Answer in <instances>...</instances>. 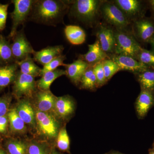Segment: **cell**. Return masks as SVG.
I'll return each mask as SVG.
<instances>
[{
    "mask_svg": "<svg viewBox=\"0 0 154 154\" xmlns=\"http://www.w3.org/2000/svg\"><path fill=\"white\" fill-rule=\"evenodd\" d=\"M69 5V1L34 0L28 20L42 25L56 26L63 22Z\"/></svg>",
    "mask_w": 154,
    "mask_h": 154,
    "instance_id": "cell-1",
    "label": "cell"
},
{
    "mask_svg": "<svg viewBox=\"0 0 154 154\" xmlns=\"http://www.w3.org/2000/svg\"><path fill=\"white\" fill-rule=\"evenodd\" d=\"M103 1L75 0L70 1V15L89 27L96 26L101 17L100 8Z\"/></svg>",
    "mask_w": 154,
    "mask_h": 154,
    "instance_id": "cell-2",
    "label": "cell"
},
{
    "mask_svg": "<svg viewBox=\"0 0 154 154\" xmlns=\"http://www.w3.org/2000/svg\"><path fill=\"white\" fill-rule=\"evenodd\" d=\"M101 17L113 28L130 30L132 22L125 15L113 1H103L100 8Z\"/></svg>",
    "mask_w": 154,
    "mask_h": 154,
    "instance_id": "cell-3",
    "label": "cell"
},
{
    "mask_svg": "<svg viewBox=\"0 0 154 154\" xmlns=\"http://www.w3.org/2000/svg\"><path fill=\"white\" fill-rule=\"evenodd\" d=\"M113 29L116 39L115 54L128 56L136 59L142 47L135 38L131 31Z\"/></svg>",
    "mask_w": 154,
    "mask_h": 154,
    "instance_id": "cell-4",
    "label": "cell"
},
{
    "mask_svg": "<svg viewBox=\"0 0 154 154\" xmlns=\"http://www.w3.org/2000/svg\"><path fill=\"white\" fill-rule=\"evenodd\" d=\"M34 0H14V9L11 14L13 25L10 36L14 37L19 25H23L29 19Z\"/></svg>",
    "mask_w": 154,
    "mask_h": 154,
    "instance_id": "cell-5",
    "label": "cell"
},
{
    "mask_svg": "<svg viewBox=\"0 0 154 154\" xmlns=\"http://www.w3.org/2000/svg\"><path fill=\"white\" fill-rule=\"evenodd\" d=\"M95 33L103 51L109 57L115 54L116 39L113 28L99 23L95 26Z\"/></svg>",
    "mask_w": 154,
    "mask_h": 154,
    "instance_id": "cell-6",
    "label": "cell"
},
{
    "mask_svg": "<svg viewBox=\"0 0 154 154\" xmlns=\"http://www.w3.org/2000/svg\"><path fill=\"white\" fill-rule=\"evenodd\" d=\"M131 32L138 42L148 43L154 35V19L144 17L131 25Z\"/></svg>",
    "mask_w": 154,
    "mask_h": 154,
    "instance_id": "cell-7",
    "label": "cell"
},
{
    "mask_svg": "<svg viewBox=\"0 0 154 154\" xmlns=\"http://www.w3.org/2000/svg\"><path fill=\"white\" fill-rule=\"evenodd\" d=\"M14 38L13 44L11 45V49L16 62L21 61L35 53L23 30L17 32Z\"/></svg>",
    "mask_w": 154,
    "mask_h": 154,
    "instance_id": "cell-8",
    "label": "cell"
},
{
    "mask_svg": "<svg viewBox=\"0 0 154 154\" xmlns=\"http://www.w3.org/2000/svg\"><path fill=\"white\" fill-rule=\"evenodd\" d=\"M125 15L132 22L145 17L146 7L139 0H114L113 1Z\"/></svg>",
    "mask_w": 154,
    "mask_h": 154,
    "instance_id": "cell-9",
    "label": "cell"
},
{
    "mask_svg": "<svg viewBox=\"0 0 154 154\" xmlns=\"http://www.w3.org/2000/svg\"><path fill=\"white\" fill-rule=\"evenodd\" d=\"M34 77L18 72L14 81V93L17 97H31L36 91V86Z\"/></svg>",
    "mask_w": 154,
    "mask_h": 154,
    "instance_id": "cell-10",
    "label": "cell"
},
{
    "mask_svg": "<svg viewBox=\"0 0 154 154\" xmlns=\"http://www.w3.org/2000/svg\"><path fill=\"white\" fill-rule=\"evenodd\" d=\"M36 122L42 133L49 138L56 137L58 134L59 125L53 116L49 113L36 110Z\"/></svg>",
    "mask_w": 154,
    "mask_h": 154,
    "instance_id": "cell-11",
    "label": "cell"
},
{
    "mask_svg": "<svg viewBox=\"0 0 154 154\" xmlns=\"http://www.w3.org/2000/svg\"><path fill=\"white\" fill-rule=\"evenodd\" d=\"M110 57V59L117 64L120 71H127L137 75L152 68L141 63L134 58L128 56L114 54Z\"/></svg>",
    "mask_w": 154,
    "mask_h": 154,
    "instance_id": "cell-12",
    "label": "cell"
},
{
    "mask_svg": "<svg viewBox=\"0 0 154 154\" xmlns=\"http://www.w3.org/2000/svg\"><path fill=\"white\" fill-rule=\"evenodd\" d=\"M154 105V91L141 89L140 94L135 102V109L138 116L145 117L149 110Z\"/></svg>",
    "mask_w": 154,
    "mask_h": 154,
    "instance_id": "cell-13",
    "label": "cell"
},
{
    "mask_svg": "<svg viewBox=\"0 0 154 154\" xmlns=\"http://www.w3.org/2000/svg\"><path fill=\"white\" fill-rule=\"evenodd\" d=\"M88 46V52L85 54L80 55L79 59L84 60L90 65H94L105 59L110 58L109 56L102 49L98 40Z\"/></svg>",
    "mask_w": 154,
    "mask_h": 154,
    "instance_id": "cell-14",
    "label": "cell"
},
{
    "mask_svg": "<svg viewBox=\"0 0 154 154\" xmlns=\"http://www.w3.org/2000/svg\"><path fill=\"white\" fill-rule=\"evenodd\" d=\"M64 48L62 45L48 46L33 54L34 61L44 66L51 61L54 59L62 54Z\"/></svg>",
    "mask_w": 154,
    "mask_h": 154,
    "instance_id": "cell-15",
    "label": "cell"
},
{
    "mask_svg": "<svg viewBox=\"0 0 154 154\" xmlns=\"http://www.w3.org/2000/svg\"><path fill=\"white\" fill-rule=\"evenodd\" d=\"M89 66L90 65L79 59L71 63L66 64L65 66L66 75L72 82L79 85L83 75Z\"/></svg>",
    "mask_w": 154,
    "mask_h": 154,
    "instance_id": "cell-16",
    "label": "cell"
},
{
    "mask_svg": "<svg viewBox=\"0 0 154 154\" xmlns=\"http://www.w3.org/2000/svg\"><path fill=\"white\" fill-rule=\"evenodd\" d=\"M75 102L69 96L57 97L54 110L60 118H66L74 112Z\"/></svg>",
    "mask_w": 154,
    "mask_h": 154,
    "instance_id": "cell-17",
    "label": "cell"
},
{
    "mask_svg": "<svg viewBox=\"0 0 154 154\" xmlns=\"http://www.w3.org/2000/svg\"><path fill=\"white\" fill-rule=\"evenodd\" d=\"M36 104L38 110L48 113L54 110L57 97L50 91H40L36 95Z\"/></svg>",
    "mask_w": 154,
    "mask_h": 154,
    "instance_id": "cell-18",
    "label": "cell"
},
{
    "mask_svg": "<svg viewBox=\"0 0 154 154\" xmlns=\"http://www.w3.org/2000/svg\"><path fill=\"white\" fill-rule=\"evenodd\" d=\"M16 109L18 115L25 124L34 125L36 122L35 113L28 100L27 99L20 100L18 102Z\"/></svg>",
    "mask_w": 154,
    "mask_h": 154,
    "instance_id": "cell-19",
    "label": "cell"
},
{
    "mask_svg": "<svg viewBox=\"0 0 154 154\" xmlns=\"http://www.w3.org/2000/svg\"><path fill=\"white\" fill-rule=\"evenodd\" d=\"M19 67L16 62L0 66V89L5 88L14 82Z\"/></svg>",
    "mask_w": 154,
    "mask_h": 154,
    "instance_id": "cell-20",
    "label": "cell"
},
{
    "mask_svg": "<svg viewBox=\"0 0 154 154\" xmlns=\"http://www.w3.org/2000/svg\"><path fill=\"white\" fill-rule=\"evenodd\" d=\"M64 33L69 42L73 45H79L85 41V32L80 26L67 25L64 29Z\"/></svg>",
    "mask_w": 154,
    "mask_h": 154,
    "instance_id": "cell-21",
    "label": "cell"
},
{
    "mask_svg": "<svg viewBox=\"0 0 154 154\" xmlns=\"http://www.w3.org/2000/svg\"><path fill=\"white\" fill-rule=\"evenodd\" d=\"M66 75L65 70L61 69H56L52 71L45 73L41 76V79L37 81L36 86L40 91H48L52 83L57 78Z\"/></svg>",
    "mask_w": 154,
    "mask_h": 154,
    "instance_id": "cell-22",
    "label": "cell"
},
{
    "mask_svg": "<svg viewBox=\"0 0 154 154\" xmlns=\"http://www.w3.org/2000/svg\"><path fill=\"white\" fill-rule=\"evenodd\" d=\"M16 63L20 68V72L22 73L29 75L34 78L40 76L42 68L35 63L31 55L29 56L21 61Z\"/></svg>",
    "mask_w": 154,
    "mask_h": 154,
    "instance_id": "cell-23",
    "label": "cell"
},
{
    "mask_svg": "<svg viewBox=\"0 0 154 154\" xmlns=\"http://www.w3.org/2000/svg\"><path fill=\"white\" fill-rule=\"evenodd\" d=\"M14 62H16L12 54L11 45L0 35V65L5 66Z\"/></svg>",
    "mask_w": 154,
    "mask_h": 154,
    "instance_id": "cell-24",
    "label": "cell"
},
{
    "mask_svg": "<svg viewBox=\"0 0 154 154\" xmlns=\"http://www.w3.org/2000/svg\"><path fill=\"white\" fill-rule=\"evenodd\" d=\"M136 75L141 89L154 91V69H149Z\"/></svg>",
    "mask_w": 154,
    "mask_h": 154,
    "instance_id": "cell-25",
    "label": "cell"
},
{
    "mask_svg": "<svg viewBox=\"0 0 154 154\" xmlns=\"http://www.w3.org/2000/svg\"><path fill=\"white\" fill-rule=\"evenodd\" d=\"M93 66L90 65L83 75L79 83L81 88L91 91H94L98 88Z\"/></svg>",
    "mask_w": 154,
    "mask_h": 154,
    "instance_id": "cell-26",
    "label": "cell"
},
{
    "mask_svg": "<svg viewBox=\"0 0 154 154\" xmlns=\"http://www.w3.org/2000/svg\"><path fill=\"white\" fill-rule=\"evenodd\" d=\"M11 130L17 133L23 132L26 129L25 123L18 115L16 108L11 109L8 113Z\"/></svg>",
    "mask_w": 154,
    "mask_h": 154,
    "instance_id": "cell-27",
    "label": "cell"
},
{
    "mask_svg": "<svg viewBox=\"0 0 154 154\" xmlns=\"http://www.w3.org/2000/svg\"><path fill=\"white\" fill-rule=\"evenodd\" d=\"M9 154H28V146L22 141L12 140L7 145Z\"/></svg>",
    "mask_w": 154,
    "mask_h": 154,
    "instance_id": "cell-28",
    "label": "cell"
},
{
    "mask_svg": "<svg viewBox=\"0 0 154 154\" xmlns=\"http://www.w3.org/2000/svg\"><path fill=\"white\" fill-rule=\"evenodd\" d=\"M136 59L145 65L154 69V52L142 48L138 54Z\"/></svg>",
    "mask_w": 154,
    "mask_h": 154,
    "instance_id": "cell-29",
    "label": "cell"
},
{
    "mask_svg": "<svg viewBox=\"0 0 154 154\" xmlns=\"http://www.w3.org/2000/svg\"><path fill=\"white\" fill-rule=\"evenodd\" d=\"M102 66L107 82L117 72L120 71L117 64L110 58L103 60L102 61Z\"/></svg>",
    "mask_w": 154,
    "mask_h": 154,
    "instance_id": "cell-30",
    "label": "cell"
},
{
    "mask_svg": "<svg viewBox=\"0 0 154 154\" xmlns=\"http://www.w3.org/2000/svg\"><path fill=\"white\" fill-rule=\"evenodd\" d=\"M66 59L65 55H61L58 57L55 58L50 62L47 64L43 66L40 72V76H42L45 73L47 72L52 71L57 69L58 67L60 66H65L66 64L64 63V60Z\"/></svg>",
    "mask_w": 154,
    "mask_h": 154,
    "instance_id": "cell-31",
    "label": "cell"
},
{
    "mask_svg": "<svg viewBox=\"0 0 154 154\" xmlns=\"http://www.w3.org/2000/svg\"><path fill=\"white\" fill-rule=\"evenodd\" d=\"M57 144L59 149L63 151H67L69 149V137L65 127L62 128L59 131Z\"/></svg>",
    "mask_w": 154,
    "mask_h": 154,
    "instance_id": "cell-32",
    "label": "cell"
},
{
    "mask_svg": "<svg viewBox=\"0 0 154 154\" xmlns=\"http://www.w3.org/2000/svg\"><path fill=\"white\" fill-rule=\"evenodd\" d=\"M93 69L96 78L97 88L102 87L107 82L103 70L102 61L93 66Z\"/></svg>",
    "mask_w": 154,
    "mask_h": 154,
    "instance_id": "cell-33",
    "label": "cell"
},
{
    "mask_svg": "<svg viewBox=\"0 0 154 154\" xmlns=\"http://www.w3.org/2000/svg\"><path fill=\"white\" fill-rule=\"evenodd\" d=\"M11 101V96L8 95L0 98V117L5 116L8 113Z\"/></svg>",
    "mask_w": 154,
    "mask_h": 154,
    "instance_id": "cell-34",
    "label": "cell"
},
{
    "mask_svg": "<svg viewBox=\"0 0 154 154\" xmlns=\"http://www.w3.org/2000/svg\"><path fill=\"white\" fill-rule=\"evenodd\" d=\"M8 7V4H0V31L5 28Z\"/></svg>",
    "mask_w": 154,
    "mask_h": 154,
    "instance_id": "cell-35",
    "label": "cell"
},
{
    "mask_svg": "<svg viewBox=\"0 0 154 154\" xmlns=\"http://www.w3.org/2000/svg\"><path fill=\"white\" fill-rule=\"evenodd\" d=\"M28 154H46V153L41 145L33 143L28 146Z\"/></svg>",
    "mask_w": 154,
    "mask_h": 154,
    "instance_id": "cell-36",
    "label": "cell"
},
{
    "mask_svg": "<svg viewBox=\"0 0 154 154\" xmlns=\"http://www.w3.org/2000/svg\"><path fill=\"white\" fill-rule=\"evenodd\" d=\"M8 122V116L0 117V133H5L6 132Z\"/></svg>",
    "mask_w": 154,
    "mask_h": 154,
    "instance_id": "cell-37",
    "label": "cell"
},
{
    "mask_svg": "<svg viewBox=\"0 0 154 154\" xmlns=\"http://www.w3.org/2000/svg\"><path fill=\"white\" fill-rule=\"evenodd\" d=\"M149 5L152 14V18L154 19V0L149 1Z\"/></svg>",
    "mask_w": 154,
    "mask_h": 154,
    "instance_id": "cell-38",
    "label": "cell"
},
{
    "mask_svg": "<svg viewBox=\"0 0 154 154\" xmlns=\"http://www.w3.org/2000/svg\"><path fill=\"white\" fill-rule=\"evenodd\" d=\"M149 43L150 44L151 46L152 51L154 52V35L149 42Z\"/></svg>",
    "mask_w": 154,
    "mask_h": 154,
    "instance_id": "cell-39",
    "label": "cell"
},
{
    "mask_svg": "<svg viewBox=\"0 0 154 154\" xmlns=\"http://www.w3.org/2000/svg\"><path fill=\"white\" fill-rule=\"evenodd\" d=\"M106 154H124L121 153L117 152H112L108 153Z\"/></svg>",
    "mask_w": 154,
    "mask_h": 154,
    "instance_id": "cell-40",
    "label": "cell"
},
{
    "mask_svg": "<svg viewBox=\"0 0 154 154\" xmlns=\"http://www.w3.org/2000/svg\"><path fill=\"white\" fill-rule=\"evenodd\" d=\"M0 154H6L5 151L3 150L2 149H0Z\"/></svg>",
    "mask_w": 154,
    "mask_h": 154,
    "instance_id": "cell-41",
    "label": "cell"
},
{
    "mask_svg": "<svg viewBox=\"0 0 154 154\" xmlns=\"http://www.w3.org/2000/svg\"><path fill=\"white\" fill-rule=\"evenodd\" d=\"M149 154H154V151L152 149L151 150H150L149 151Z\"/></svg>",
    "mask_w": 154,
    "mask_h": 154,
    "instance_id": "cell-42",
    "label": "cell"
},
{
    "mask_svg": "<svg viewBox=\"0 0 154 154\" xmlns=\"http://www.w3.org/2000/svg\"><path fill=\"white\" fill-rule=\"evenodd\" d=\"M51 154H59L57 153V152H53L52 153H51Z\"/></svg>",
    "mask_w": 154,
    "mask_h": 154,
    "instance_id": "cell-43",
    "label": "cell"
},
{
    "mask_svg": "<svg viewBox=\"0 0 154 154\" xmlns=\"http://www.w3.org/2000/svg\"><path fill=\"white\" fill-rule=\"evenodd\" d=\"M152 149L154 151V145L153 148Z\"/></svg>",
    "mask_w": 154,
    "mask_h": 154,
    "instance_id": "cell-44",
    "label": "cell"
},
{
    "mask_svg": "<svg viewBox=\"0 0 154 154\" xmlns=\"http://www.w3.org/2000/svg\"></svg>",
    "mask_w": 154,
    "mask_h": 154,
    "instance_id": "cell-45",
    "label": "cell"
}]
</instances>
